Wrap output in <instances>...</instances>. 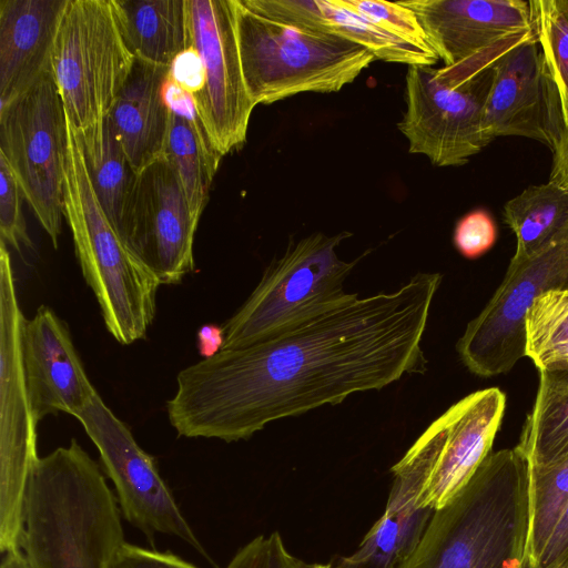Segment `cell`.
I'll list each match as a JSON object with an SVG mask.
<instances>
[{
    "instance_id": "obj_44",
    "label": "cell",
    "mask_w": 568,
    "mask_h": 568,
    "mask_svg": "<svg viewBox=\"0 0 568 568\" xmlns=\"http://www.w3.org/2000/svg\"><path fill=\"white\" fill-rule=\"evenodd\" d=\"M554 568H568V556L556 567Z\"/></svg>"
},
{
    "instance_id": "obj_12",
    "label": "cell",
    "mask_w": 568,
    "mask_h": 568,
    "mask_svg": "<svg viewBox=\"0 0 568 568\" xmlns=\"http://www.w3.org/2000/svg\"><path fill=\"white\" fill-rule=\"evenodd\" d=\"M506 408L496 387L474 392L436 418L396 463L420 483L419 505L437 510L470 480L491 453Z\"/></svg>"
},
{
    "instance_id": "obj_24",
    "label": "cell",
    "mask_w": 568,
    "mask_h": 568,
    "mask_svg": "<svg viewBox=\"0 0 568 568\" xmlns=\"http://www.w3.org/2000/svg\"><path fill=\"white\" fill-rule=\"evenodd\" d=\"M517 446L531 467H547L568 455V363L539 371L535 405Z\"/></svg>"
},
{
    "instance_id": "obj_37",
    "label": "cell",
    "mask_w": 568,
    "mask_h": 568,
    "mask_svg": "<svg viewBox=\"0 0 568 568\" xmlns=\"http://www.w3.org/2000/svg\"><path fill=\"white\" fill-rule=\"evenodd\" d=\"M170 79L191 94H197L205 84V67L199 51L192 45L179 53L169 67Z\"/></svg>"
},
{
    "instance_id": "obj_27",
    "label": "cell",
    "mask_w": 568,
    "mask_h": 568,
    "mask_svg": "<svg viewBox=\"0 0 568 568\" xmlns=\"http://www.w3.org/2000/svg\"><path fill=\"white\" fill-rule=\"evenodd\" d=\"M322 6L328 19V33L364 47L375 59L409 67H430L439 60L434 50L423 49L384 31L342 0H322Z\"/></svg>"
},
{
    "instance_id": "obj_1",
    "label": "cell",
    "mask_w": 568,
    "mask_h": 568,
    "mask_svg": "<svg viewBox=\"0 0 568 568\" xmlns=\"http://www.w3.org/2000/svg\"><path fill=\"white\" fill-rule=\"evenodd\" d=\"M443 275L346 302L183 368L168 402L179 436L248 439L267 424L423 373L422 339Z\"/></svg>"
},
{
    "instance_id": "obj_29",
    "label": "cell",
    "mask_w": 568,
    "mask_h": 568,
    "mask_svg": "<svg viewBox=\"0 0 568 568\" xmlns=\"http://www.w3.org/2000/svg\"><path fill=\"white\" fill-rule=\"evenodd\" d=\"M526 356L538 371L568 363V290L537 297L525 318Z\"/></svg>"
},
{
    "instance_id": "obj_6",
    "label": "cell",
    "mask_w": 568,
    "mask_h": 568,
    "mask_svg": "<svg viewBox=\"0 0 568 568\" xmlns=\"http://www.w3.org/2000/svg\"><path fill=\"white\" fill-rule=\"evenodd\" d=\"M349 236L317 232L291 243L223 325L222 349L248 345L349 300L355 293H346L344 283L361 257L346 262L336 253Z\"/></svg>"
},
{
    "instance_id": "obj_8",
    "label": "cell",
    "mask_w": 568,
    "mask_h": 568,
    "mask_svg": "<svg viewBox=\"0 0 568 568\" xmlns=\"http://www.w3.org/2000/svg\"><path fill=\"white\" fill-rule=\"evenodd\" d=\"M26 318L8 246L0 241V551L21 550L26 504L39 460L37 425L22 362Z\"/></svg>"
},
{
    "instance_id": "obj_22",
    "label": "cell",
    "mask_w": 568,
    "mask_h": 568,
    "mask_svg": "<svg viewBox=\"0 0 568 568\" xmlns=\"http://www.w3.org/2000/svg\"><path fill=\"white\" fill-rule=\"evenodd\" d=\"M170 112L163 156L175 170L192 216L199 223L222 158L209 140L194 97L175 101Z\"/></svg>"
},
{
    "instance_id": "obj_4",
    "label": "cell",
    "mask_w": 568,
    "mask_h": 568,
    "mask_svg": "<svg viewBox=\"0 0 568 568\" xmlns=\"http://www.w3.org/2000/svg\"><path fill=\"white\" fill-rule=\"evenodd\" d=\"M67 129L64 217L106 329L116 342L130 345L144 338L153 323L161 283L110 223L90 181L79 136L68 119Z\"/></svg>"
},
{
    "instance_id": "obj_15",
    "label": "cell",
    "mask_w": 568,
    "mask_h": 568,
    "mask_svg": "<svg viewBox=\"0 0 568 568\" xmlns=\"http://www.w3.org/2000/svg\"><path fill=\"white\" fill-rule=\"evenodd\" d=\"M197 224L164 156L136 174L120 237L161 285L179 284L194 270Z\"/></svg>"
},
{
    "instance_id": "obj_19",
    "label": "cell",
    "mask_w": 568,
    "mask_h": 568,
    "mask_svg": "<svg viewBox=\"0 0 568 568\" xmlns=\"http://www.w3.org/2000/svg\"><path fill=\"white\" fill-rule=\"evenodd\" d=\"M69 0H0V106L51 72Z\"/></svg>"
},
{
    "instance_id": "obj_14",
    "label": "cell",
    "mask_w": 568,
    "mask_h": 568,
    "mask_svg": "<svg viewBox=\"0 0 568 568\" xmlns=\"http://www.w3.org/2000/svg\"><path fill=\"white\" fill-rule=\"evenodd\" d=\"M192 45L205 67L194 97L209 140L223 158L246 140L256 106L245 85L235 27L234 0H186Z\"/></svg>"
},
{
    "instance_id": "obj_20",
    "label": "cell",
    "mask_w": 568,
    "mask_h": 568,
    "mask_svg": "<svg viewBox=\"0 0 568 568\" xmlns=\"http://www.w3.org/2000/svg\"><path fill=\"white\" fill-rule=\"evenodd\" d=\"M169 67L135 58L110 119L133 170L163 156L170 122L164 98Z\"/></svg>"
},
{
    "instance_id": "obj_18",
    "label": "cell",
    "mask_w": 568,
    "mask_h": 568,
    "mask_svg": "<svg viewBox=\"0 0 568 568\" xmlns=\"http://www.w3.org/2000/svg\"><path fill=\"white\" fill-rule=\"evenodd\" d=\"M22 362L33 416H74L98 393L92 386L64 321L41 305L26 320L21 337Z\"/></svg>"
},
{
    "instance_id": "obj_10",
    "label": "cell",
    "mask_w": 568,
    "mask_h": 568,
    "mask_svg": "<svg viewBox=\"0 0 568 568\" xmlns=\"http://www.w3.org/2000/svg\"><path fill=\"white\" fill-rule=\"evenodd\" d=\"M552 290H568V223L534 253L511 257L500 285L457 342L464 365L480 377L509 372L526 356L528 310Z\"/></svg>"
},
{
    "instance_id": "obj_21",
    "label": "cell",
    "mask_w": 568,
    "mask_h": 568,
    "mask_svg": "<svg viewBox=\"0 0 568 568\" xmlns=\"http://www.w3.org/2000/svg\"><path fill=\"white\" fill-rule=\"evenodd\" d=\"M393 483L382 516L358 547L335 568H399L422 539L435 510L419 505V483L390 469Z\"/></svg>"
},
{
    "instance_id": "obj_28",
    "label": "cell",
    "mask_w": 568,
    "mask_h": 568,
    "mask_svg": "<svg viewBox=\"0 0 568 568\" xmlns=\"http://www.w3.org/2000/svg\"><path fill=\"white\" fill-rule=\"evenodd\" d=\"M568 504V455L547 467L529 466L527 568H534Z\"/></svg>"
},
{
    "instance_id": "obj_23",
    "label": "cell",
    "mask_w": 568,
    "mask_h": 568,
    "mask_svg": "<svg viewBox=\"0 0 568 568\" xmlns=\"http://www.w3.org/2000/svg\"><path fill=\"white\" fill-rule=\"evenodd\" d=\"M114 4L135 58L170 67L192 47L186 0H114Z\"/></svg>"
},
{
    "instance_id": "obj_34",
    "label": "cell",
    "mask_w": 568,
    "mask_h": 568,
    "mask_svg": "<svg viewBox=\"0 0 568 568\" xmlns=\"http://www.w3.org/2000/svg\"><path fill=\"white\" fill-rule=\"evenodd\" d=\"M303 562L288 550L281 534L274 531L250 540L224 568H298Z\"/></svg>"
},
{
    "instance_id": "obj_7",
    "label": "cell",
    "mask_w": 568,
    "mask_h": 568,
    "mask_svg": "<svg viewBox=\"0 0 568 568\" xmlns=\"http://www.w3.org/2000/svg\"><path fill=\"white\" fill-rule=\"evenodd\" d=\"M114 0H69L57 33L51 72L77 132L110 115L134 63Z\"/></svg>"
},
{
    "instance_id": "obj_36",
    "label": "cell",
    "mask_w": 568,
    "mask_h": 568,
    "mask_svg": "<svg viewBox=\"0 0 568 568\" xmlns=\"http://www.w3.org/2000/svg\"><path fill=\"white\" fill-rule=\"evenodd\" d=\"M105 568H199L171 550L161 551L128 541L118 546Z\"/></svg>"
},
{
    "instance_id": "obj_25",
    "label": "cell",
    "mask_w": 568,
    "mask_h": 568,
    "mask_svg": "<svg viewBox=\"0 0 568 568\" xmlns=\"http://www.w3.org/2000/svg\"><path fill=\"white\" fill-rule=\"evenodd\" d=\"M77 134L93 190L120 235L138 173L130 164L109 115Z\"/></svg>"
},
{
    "instance_id": "obj_30",
    "label": "cell",
    "mask_w": 568,
    "mask_h": 568,
    "mask_svg": "<svg viewBox=\"0 0 568 568\" xmlns=\"http://www.w3.org/2000/svg\"><path fill=\"white\" fill-rule=\"evenodd\" d=\"M531 27L559 92L568 129V17L558 0L529 1Z\"/></svg>"
},
{
    "instance_id": "obj_38",
    "label": "cell",
    "mask_w": 568,
    "mask_h": 568,
    "mask_svg": "<svg viewBox=\"0 0 568 568\" xmlns=\"http://www.w3.org/2000/svg\"><path fill=\"white\" fill-rule=\"evenodd\" d=\"M568 556V504L560 514L534 568H554Z\"/></svg>"
},
{
    "instance_id": "obj_40",
    "label": "cell",
    "mask_w": 568,
    "mask_h": 568,
    "mask_svg": "<svg viewBox=\"0 0 568 568\" xmlns=\"http://www.w3.org/2000/svg\"><path fill=\"white\" fill-rule=\"evenodd\" d=\"M549 182L568 190V129L552 150Z\"/></svg>"
},
{
    "instance_id": "obj_16",
    "label": "cell",
    "mask_w": 568,
    "mask_h": 568,
    "mask_svg": "<svg viewBox=\"0 0 568 568\" xmlns=\"http://www.w3.org/2000/svg\"><path fill=\"white\" fill-rule=\"evenodd\" d=\"M484 125L490 141L524 136L551 151L565 133L559 92L534 31L494 64Z\"/></svg>"
},
{
    "instance_id": "obj_43",
    "label": "cell",
    "mask_w": 568,
    "mask_h": 568,
    "mask_svg": "<svg viewBox=\"0 0 568 568\" xmlns=\"http://www.w3.org/2000/svg\"><path fill=\"white\" fill-rule=\"evenodd\" d=\"M558 3L568 17V0H558Z\"/></svg>"
},
{
    "instance_id": "obj_5",
    "label": "cell",
    "mask_w": 568,
    "mask_h": 568,
    "mask_svg": "<svg viewBox=\"0 0 568 568\" xmlns=\"http://www.w3.org/2000/svg\"><path fill=\"white\" fill-rule=\"evenodd\" d=\"M234 8L243 77L255 105L303 92H338L375 60L343 37L276 21L241 0Z\"/></svg>"
},
{
    "instance_id": "obj_35",
    "label": "cell",
    "mask_w": 568,
    "mask_h": 568,
    "mask_svg": "<svg viewBox=\"0 0 568 568\" xmlns=\"http://www.w3.org/2000/svg\"><path fill=\"white\" fill-rule=\"evenodd\" d=\"M497 239V227L489 212L474 210L464 215L454 231V245L466 258L474 260L488 252Z\"/></svg>"
},
{
    "instance_id": "obj_32",
    "label": "cell",
    "mask_w": 568,
    "mask_h": 568,
    "mask_svg": "<svg viewBox=\"0 0 568 568\" xmlns=\"http://www.w3.org/2000/svg\"><path fill=\"white\" fill-rule=\"evenodd\" d=\"M23 194L6 160L0 156V233L7 246H31L22 213Z\"/></svg>"
},
{
    "instance_id": "obj_42",
    "label": "cell",
    "mask_w": 568,
    "mask_h": 568,
    "mask_svg": "<svg viewBox=\"0 0 568 568\" xmlns=\"http://www.w3.org/2000/svg\"><path fill=\"white\" fill-rule=\"evenodd\" d=\"M298 568H335L331 564H306L303 562Z\"/></svg>"
},
{
    "instance_id": "obj_11",
    "label": "cell",
    "mask_w": 568,
    "mask_h": 568,
    "mask_svg": "<svg viewBox=\"0 0 568 568\" xmlns=\"http://www.w3.org/2000/svg\"><path fill=\"white\" fill-rule=\"evenodd\" d=\"M74 417L95 445L104 475L112 481L122 517L153 546L156 534L181 539L210 559L161 477L155 458L135 440L128 425L99 393Z\"/></svg>"
},
{
    "instance_id": "obj_31",
    "label": "cell",
    "mask_w": 568,
    "mask_h": 568,
    "mask_svg": "<svg viewBox=\"0 0 568 568\" xmlns=\"http://www.w3.org/2000/svg\"><path fill=\"white\" fill-rule=\"evenodd\" d=\"M344 4L384 31L423 49H432L417 16L400 1L342 0ZM433 50V49H432Z\"/></svg>"
},
{
    "instance_id": "obj_2",
    "label": "cell",
    "mask_w": 568,
    "mask_h": 568,
    "mask_svg": "<svg viewBox=\"0 0 568 568\" xmlns=\"http://www.w3.org/2000/svg\"><path fill=\"white\" fill-rule=\"evenodd\" d=\"M121 517L102 468L73 438L32 470L22 550L31 568H105L125 540Z\"/></svg>"
},
{
    "instance_id": "obj_17",
    "label": "cell",
    "mask_w": 568,
    "mask_h": 568,
    "mask_svg": "<svg viewBox=\"0 0 568 568\" xmlns=\"http://www.w3.org/2000/svg\"><path fill=\"white\" fill-rule=\"evenodd\" d=\"M445 68L514 45L532 34L529 1L406 0Z\"/></svg>"
},
{
    "instance_id": "obj_39",
    "label": "cell",
    "mask_w": 568,
    "mask_h": 568,
    "mask_svg": "<svg viewBox=\"0 0 568 568\" xmlns=\"http://www.w3.org/2000/svg\"><path fill=\"white\" fill-rule=\"evenodd\" d=\"M196 341L200 355L203 358L212 357L224 346V328L216 324H205L197 331Z\"/></svg>"
},
{
    "instance_id": "obj_3",
    "label": "cell",
    "mask_w": 568,
    "mask_h": 568,
    "mask_svg": "<svg viewBox=\"0 0 568 568\" xmlns=\"http://www.w3.org/2000/svg\"><path fill=\"white\" fill-rule=\"evenodd\" d=\"M529 462L518 448L490 453L434 511L399 568H527Z\"/></svg>"
},
{
    "instance_id": "obj_33",
    "label": "cell",
    "mask_w": 568,
    "mask_h": 568,
    "mask_svg": "<svg viewBox=\"0 0 568 568\" xmlns=\"http://www.w3.org/2000/svg\"><path fill=\"white\" fill-rule=\"evenodd\" d=\"M245 7L276 21L328 33L322 0H241Z\"/></svg>"
},
{
    "instance_id": "obj_26",
    "label": "cell",
    "mask_w": 568,
    "mask_h": 568,
    "mask_svg": "<svg viewBox=\"0 0 568 568\" xmlns=\"http://www.w3.org/2000/svg\"><path fill=\"white\" fill-rule=\"evenodd\" d=\"M504 220L516 236L513 257H525L568 223V190L549 181L529 185L506 202Z\"/></svg>"
},
{
    "instance_id": "obj_9",
    "label": "cell",
    "mask_w": 568,
    "mask_h": 568,
    "mask_svg": "<svg viewBox=\"0 0 568 568\" xmlns=\"http://www.w3.org/2000/svg\"><path fill=\"white\" fill-rule=\"evenodd\" d=\"M67 150V116L52 73L0 106V156L54 247L64 217Z\"/></svg>"
},
{
    "instance_id": "obj_41",
    "label": "cell",
    "mask_w": 568,
    "mask_h": 568,
    "mask_svg": "<svg viewBox=\"0 0 568 568\" xmlns=\"http://www.w3.org/2000/svg\"><path fill=\"white\" fill-rule=\"evenodd\" d=\"M0 568H31L23 550L2 554Z\"/></svg>"
},
{
    "instance_id": "obj_13",
    "label": "cell",
    "mask_w": 568,
    "mask_h": 568,
    "mask_svg": "<svg viewBox=\"0 0 568 568\" xmlns=\"http://www.w3.org/2000/svg\"><path fill=\"white\" fill-rule=\"evenodd\" d=\"M493 67L463 82L437 77L430 67H408L406 111L398 123L408 151L424 154L437 166H460L491 141L484 125V108Z\"/></svg>"
}]
</instances>
